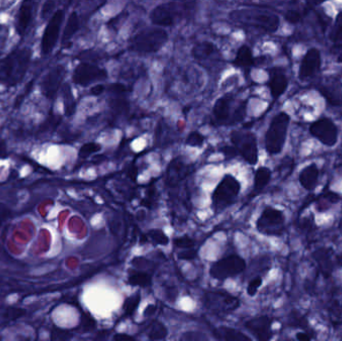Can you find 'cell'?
<instances>
[{
	"instance_id": "1",
	"label": "cell",
	"mask_w": 342,
	"mask_h": 341,
	"mask_svg": "<svg viewBox=\"0 0 342 341\" xmlns=\"http://www.w3.org/2000/svg\"><path fill=\"white\" fill-rule=\"evenodd\" d=\"M32 58L29 47H18L0 60V83L6 87L18 85L26 75Z\"/></svg>"
},
{
	"instance_id": "2",
	"label": "cell",
	"mask_w": 342,
	"mask_h": 341,
	"mask_svg": "<svg viewBox=\"0 0 342 341\" xmlns=\"http://www.w3.org/2000/svg\"><path fill=\"white\" fill-rule=\"evenodd\" d=\"M168 40V34L161 28H146L130 39V49L141 53H154L160 50Z\"/></svg>"
},
{
	"instance_id": "3",
	"label": "cell",
	"mask_w": 342,
	"mask_h": 341,
	"mask_svg": "<svg viewBox=\"0 0 342 341\" xmlns=\"http://www.w3.org/2000/svg\"><path fill=\"white\" fill-rule=\"evenodd\" d=\"M204 307L214 315H226L236 310L240 304L237 297L222 290L208 291L203 296Z\"/></svg>"
},
{
	"instance_id": "4",
	"label": "cell",
	"mask_w": 342,
	"mask_h": 341,
	"mask_svg": "<svg viewBox=\"0 0 342 341\" xmlns=\"http://www.w3.org/2000/svg\"><path fill=\"white\" fill-rule=\"evenodd\" d=\"M240 183L232 175H225L212 193V206L220 212L233 204L239 194Z\"/></svg>"
},
{
	"instance_id": "5",
	"label": "cell",
	"mask_w": 342,
	"mask_h": 341,
	"mask_svg": "<svg viewBox=\"0 0 342 341\" xmlns=\"http://www.w3.org/2000/svg\"><path fill=\"white\" fill-rule=\"evenodd\" d=\"M288 123L289 116L284 112L279 113L273 118L265 137V147L269 154H277L282 150Z\"/></svg>"
},
{
	"instance_id": "6",
	"label": "cell",
	"mask_w": 342,
	"mask_h": 341,
	"mask_svg": "<svg viewBox=\"0 0 342 341\" xmlns=\"http://www.w3.org/2000/svg\"><path fill=\"white\" fill-rule=\"evenodd\" d=\"M233 98L225 95L216 100L213 106V118L217 125H230L242 120L245 116L246 104L241 103L236 112H232Z\"/></svg>"
},
{
	"instance_id": "7",
	"label": "cell",
	"mask_w": 342,
	"mask_h": 341,
	"mask_svg": "<svg viewBox=\"0 0 342 341\" xmlns=\"http://www.w3.org/2000/svg\"><path fill=\"white\" fill-rule=\"evenodd\" d=\"M230 18L237 23L253 26L264 31L274 32L278 28L279 19L276 15L254 14L246 10H236L230 14Z\"/></svg>"
},
{
	"instance_id": "8",
	"label": "cell",
	"mask_w": 342,
	"mask_h": 341,
	"mask_svg": "<svg viewBox=\"0 0 342 341\" xmlns=\"http://www.w3.org/2000/svg\"><path fill=\"white\" fill-rule=\"evenodd\" d=\"M245 268V260L233 254L214 262L210 267V275L215 279L225 280L240 274Z\"/></svg>"
},
{
	"instance_id": "9",
	"label": "cell",
	"mask_w": 342,
	"mask_h": 341,
	"mask_svg": "<svg viewBox=\"0 0 342 341\" xmlns=\"http://www.w3.org/2000/svg\"><path fill=\"white\" fill-rule=\"evenodd\" d=\"M186 5L184 7H180L179 3L175 2H167L162 3L156 6L150 13V20L153 24L159 26H171L174 23L183 17L185 14V10L187 9Z\"/></svg>"
},
{
	"instance_id": "10",
	"label": "cell",
	"mask_w": 342,
	"mask_h": 341,
	"mask_svg": "<svg viewBox=\"0 0 342 341\" xmlns=\"http://www.w3.org/2000/svg\"><path fill=\"white\" fill-rule=\"evenodd\" d=\"M64 10L58 9L52 14L51 18L49 19L41 38L40 49L42 55L45 56L51 53L54 46L56 45L57 40L59 38L61 25L64 20Z\"/></svg>"
},
{
	"instance_id": "11",
	"label": "cell",
	"mask_w": 342,
	"mask_h": 341,
	"mask_svg": "<svg viewBox=\"0 0 342 341\" xmlns=\"http://www.w3.org/2000/svg\"><path fill=\"white\" fill-rule=\"evenodd\" d=\"M231 142L233 147L240 155L251 165L257 163L258 152L256 138L253 133H243L240 131H232Z\"/></svg>"
},
{
	"instance_id": "12",
	"label": "cell",
	"mask_w": 342,
	"mask_h": 341,
	"mask_svg": "<svg viewBox=\"0 0 342 341\" xmlns=\"http://www.w3.org/2000/svg\"><path fill=\"white\" fill-rule=\"evenodd\" d=\"M66 76V68L62 64H58L51 68L42 78L40 82L41 93L50 100L56 98L59 89L62 86Z\"/></svg>"
},
{
	"instance_id": "13",
	"label": "cell",
	"mask_w": 342,
	"mask_h": 341,
	"mask_svg": "<svg viewBox=\"0 0 342 341\" xmlns=\"http://www.w3.org/2000/svg\"><path fill=\"white\" fill-rule=\"evenodd\" d=\"M107 78L106 70L100 68L95 64L80 63L76 66L72 74V80L75 84L80 86H88L95 81L105 80Z\"/></svg>"
},
{
	"instance_id": "14",
	"label": "cell",
	"mask_w": 342,
	"mask_h": 341,
	"mask_svg": "<svg viewBox=\"0 0 342 341\" xmlns=\"http://www.w3.org/2000/svg\"><path fill=\"white\" fill-rule=\"evenodd\" d=\"M283 222L284 216L280 210L267 207L257 221V229L264 234H279L282 231Z\"/></svg>"
},
{
	"instance_id": "15",
	"label": "cell",
	"mask_w": 342,
	"mask_h": 341,
	"mask_svg": "<svg viewBox=\"0 0 342 341\" xmlns=\"http://www.w3.org/2000/svg\"><path fill=\"white\" fill-rule=\"evenodd\" d=\"M310 132L325 145L332 146L337 141V128L329 119L323 118L314 122L310 126Z\"/></svg>"
},
{
	"instance_id": "16",
	"label": "cell",
	"mask_w": 342,
	"mask_h": 341,
	"mask_svg": "<svg viewBox=\"0 0 342 341\" xmlns=\"http://www.w3.org/2000/svg\"><path fill=\"white\" fill-rule=\"evenodd\" d=\"M35 5L36 2L34 1H24L21 3L14 22L15 30L19 36L26 35L31 27L35 15Z\"/></svg>"
},
{
	"instance_id": "17",
	"label": "cell",
	"mask_w": 342,
	"mask_h": 341,
	"mask_svg": "<svg viewBox=\"0 0 342 341\" xmlns=\"http://www.w3.org/2000/svg\"><path fill=\"white\" fill-rule=\"evenodd\" d=\"M272 319L268 316H257L245 322V327L257 341H268L272 337Z\"/></svg>"
},
{
	"instance_id": "18",
	"label": "cell",
	"mask_w": 342,
	"mask_h": 341,
	"mask_svg": "<svg viewBox=\"0 0 342 341\" xmlns=\"http://www.w3.org/2000/svg\"><path fill=\"white\" fill-rule=\"evenodd\" d=\"M320 68V53L317 49H310L304 56L299 69V77L306 80L312 77Z\"/></svg>"
},
{
	"instance_id": "19",
	"label": "cell",
	"mask_w": 342,
	"mask_h": 341,
	"mask_svg": "<svg viewBox=\"0 0 342 341\" xmlns=\"http://www.w3.org/2000/svg\"><path fill=\"white\" fill-rule=\"evenodd\" d=\"M287 78L279 69H273L270 72L269 87L270 92L274 98H278L287 87Z\"/></svg>"
},
{
	"instance_id": "20",
	"label": "cell",
	"mask_w": 342,
	"mask_h": 341,
	"mask_svg": "<svg viewBox=\"0 0 342 341\" xmlns=\"http://www.w3.org/2000/svg\"><path fill=\"white\" fill-rule=\"evenodd\" d=\"M321 93L332 105L342 104V85L337 80H333L320 88Z\"/></svg>"
},
{
	"instance_id": "21",
	"label": "cell",
	"mask_w": 342,
	"mask_h": 341,
	"mask_svg": "<svg viewBox=\"0 0 342 341\" xmlns=\"http://www.w3.org/2000/svg\"><path fill=\"white\" fill-rule=\"evenodd\" d=\"M186 173L187 171L184 163L180 159H174L168 167L166 182L168 185L174 186L185 177Z\"/></svg>"
},
{
	"instance_id": "22",
	"label": "cell",
	"mask_w": 342,
	"mask_h": 341,
	"mask_svg": "<svg viewBox=\"0 0 342 341\" xmlns=\"http://www.w3.org/2000/svg\"><path fill=\"white\" fill-rule=\"evenodd\" d=\"M313 256H314V258H315V260H316V262L320 268L321 273L325 277H328L331 274L332 269H333V264L331 261L330 252L327 249L322 248V249L316 250Z\"/></svg>"
},
{
	"instance_id": "23",
	"label": "cell",
	"mask_w": 342,
	"mask_h": 341,
	"mask_svg": "<svg viewBox=\"0 0 342 341\" xmlns=\"http://www.w3.org/2000/svg\"><path fill=\"white\" fill-rule=\"evenodd\" d=\"M146 334L150 341H165L168 330L162 322L152 320L146 326Z\"/></svg>"
},
{
	"instance_id": "24",
	"label": "cell",
	"mask_w": 342,
	"mask_h": 341,
	"mask_svg": "<svg viewBox=\"0 0 342 341\" xmlns=\"http://www.w3.org/2000/svg\"><path fill=\"white\" fill-rule=\"evenodd\" d=\"M317 178H318V169L316 165L314 164L309 165L306 168H304L301 171L300 176H299L300 183L307 190H310L315 186Z\"/></svg>"
},
{
	"instance_id": "25",
	"label": "cell",
	"mask_w": 342,
	"mask_h": 341,
	"mask_svg": "<svg viewBox=\"0 0 342 341\" xmlns=\"http://www.w3.org/2000/svg\"><path fill=\"white\" fill-rule=\"evenodd\" d=\"M254 64V58L251 49L247 45H242L236 53L234 59V65L240 68L251 67Z\"/></svg>"
},
{
	"instance_id": "26",
	"label": "cell",
	"mask_w": 342,
	"mask_h": 341,
	"mask_svg": "<svg viewBox=\"0 0 342 341\" xmlns=\"http://www.w3.org/2000/svg\"><path fill=\"white\" fill-rule=\"evenodd\" d=\"M62 99L64 106V113L66 116H71L75 113L76 110V101L73 95V92L68 83H65L62 86Z\"/></svg>"
},
{
	"instance_id": "27",
	"label": "cell",
	"mask_w": 342,
	"mask_h": 341,
	"mask_svg": "<svg viewBox=\"0 0 342 341\" xmlns=\"http://www.w3.org/2000/svg\"><path fill=\"white\" fill-rule=\"evenodd\" d=\"M215 52H217V47L209 41H203L198 43L196 46H194L192 50L193 56L199 60L207 59L210 56H212Z\"/></svg>"
},
{
	"instance_id": "28",
	"label": "cell",
	"mask_w": 342,
	"mask_h": 341,
	"mask_svg": "<svg viewBox=\"0 0 342 341\" xmlns=\"http://www.w3.org/2000/svg\"><path fill=\"white\" fill-rule=\"evenodd\" d=\"M79 28V18L76 12L70 13L66 25L63 30V35H62V44H65L70 41V39L74 36V34L77 32Z\"/></svg>"
},
{
	"instance_id": "29",
	"label": "cell",
	"mask_w": 342,
	"mask_h": 341,
	"mask_svg": "<svg viewBox=\"0 0 342 341\" xmlns=\"http://www.w3.org/2000/svg\"><path fill=\"white\" fill-rule=\"evenodd\" d=\"M128 284L132 286H139V287H148L151 285L152 277L150 274L142 271H130L127 279Z\"/></svg>"
},
{
	"instance_id": "30",
	"label": "cell",
	"mask_w": 342,
	"mask_h": 341,
	"mask_svg": "<svg viewBox=\"0 0 342 341\" xmlns=\"http://www.w3.org/2000/svg\"><path fill=\"white\" fill-rule=\"evenodd\" d=\"M61 123V117L59 115L50 114L38 127V134L44 135L53 132Z\"/></svg>"
},
{
	"instance_id": "31",
	"label": "cell",
	"mask_w": 342,
	"mask_h": 341,
	"mask_svg": "<svg viewBox=\"0 0 342 341\" xmlns=\"http://www.w3.org/2000/svg\"><path fill=\"white\" fill-rule=\"evenodd\" d=\"M271 177V172L266 167H260L255 172L254 177V188L256 191L262 190L269 182Z\"/></svg>"
},
{
	"instance_id": "32",
	"label": "cell",
	"mask_w": 342,
	"mask_h": 341,
	"mask_svg": "<svg viewBox=\"0 0 342 341\" xmlns=\"http://www.w3.org/2000/svg\"><path fill=\"white\" fill-rule=\"evenodd\" d=\"M145 241L151 242L154 245H166L169 242L166 234L159 229H152L144 235Z\"/></svg>"
},
{
	"instance_id": "33",
	"label": "cell",
	"mask_w": 342,
	"mask_h": 341,
	"mask_svg": "<svg viewBox=\"0 0 342 341\" xmlns=\"http://www.w3.org/2000/svg\"><path fill=\"white\" fill-rule=\"evenodd\" d=\"M220 333L225 341H252L243 332L230 327L220 328Z\"/></svg>"
},
{
	"instance_id": "34",
	"label": "cell",
	"mask_w": 342,
	"mask_h": 341,
	"mask_svg": "<svg viewBox=\"0 0 342 341\" xmlns=\"http://www.w3.org/2000/svg\"><path fill=\"white\" fill-rule=\"evenodd\" d=\"M140 293L136 292L133 295L127 297L123 303V312H124V316H132L134 314V312L136 311L139 303H140Z\"/></svg>"
},
{
	"instance_id": "35",
	"label": "cell",
	"mask_w": 342,
	"mask_h": 341,
	"mask_svg": "<svg viewBox=\"0 0 342 341\" xmlns=\"http://www.w3.org/2000/svg\"><path fill=\"white\" fill-rule=\"evenodd\" d=\"M73 337V332L68 329L53 326L50 330V340L70 341Z\"/></svg>"
},
{
	"instance_id": "36",
	"label": "cell",
	"mask_w": 342,
	"mask_h": 341,
	"mask_svg": "<svg viewBox=\"0 0 342 341\" xmlns=\"http://www.w3.org/2000/svg\"><path fill=\"white\" fill-rule=\"evenodd\" d=\"M96 327V322L93 319V317L91 315H89L88 313H83L81 316V320H80V324L77 327V329L82 332H89L92 331L94 328Z\"/></svg>"
},
{
	"instance_id": "37",
	"label": "cell",
	"mask_w": 342,
	"mask_h": 341,
	"mask_svg": "<svg viewBox=\"0 0 342 341\" xmlns=\"http://www.w3.org/2000/svg\"><path fill=\"white\" fill-rule=\"evenodd\" d=\"M101 150V145L95 142H89V143H85L84 145H82L79 149L78 155L80 158H87L89 157L91 154L96 153L98 151Z\"/></svg>"
},
{
	"instance_id": "38",
	"label": "cell",
	"mask_w": 342,
	"mask_h": 341,
	"mask_svg": "<svg viewBox=\"0 0 342 341\" xmlns=\"http://www.w3.org/2000/svg\"><path fill=\"white\" fill-rule=\"evenodd\" d=\"M24 314H25V310H23L21 308L9 307V308L2 311V313L0 314V318H2L4 321H10V320L17 319Z\"/></svg>"
},
{
	"instance_id": "39",
	"label": "cell",
	"mask_w": 342,
	"mask_h": 341,
	"mask_svg": "<svg viewBox=\"0 0 342 341\" xmlns=\"http://www.w3.org/2000/svg\"><path fill=\"white\" fill-rule=\"evenodd\" d=\"M179 341H209V338L204 332L190 330L183 332Z\"/></svg>"
},
{
	"instance_id": "40",
	"label": "cell",
	"mask_w": 342,
	"mask_h": 341,
	"mask_svg": "<svg viewBox=\"0 0 342 341\" xmlns=\"http://www.w3.org/2000/svg\"><path fill=\"white\" fill-rule=\"evenodd\" d=\"M204 142V136L202 134H200L198 131H193L191 132L187 138H186V144L189 146H193V147H200L202 146Z\"/></svg>"
},
{
	"instance_id": "41",
	"label": "cell",
	"mask_w": 342,
	"mask_h": 341,
	"mask_svg": "<svg viewBox=\"0 0 342 341\" xmlns=\"http://www.w3.org/2000/svg\"><path fill=\"white\" fill-rule=\"evenodd\" d=\"M174 245L178 248H184V249H191L194 246V240L192 238H190L189 236L185 235L179 238L174 239Z\"/></svg>"
},
{
	"instance_id": "42",
	"label": "cell",
	"mask_w": 342,
	"mask_h": 341,
	"mask_svg": "<svg viewBox=\"0 0 342 341\" xmlns=\"http://www.w3.org/2000/svg\"><path fill=\"white\" fill-rule=\"evenodd\" d=\"M8 35H9L8 27L6 25L0 23V53L3 51V49L6 46Z\"/></svg>"
},
{
	"instance_id": "43",
	"label": "cell",
	"mask_w": 342,
	"mask_h": 341,
	"mask_svg": "<svg viewBox=\"0 0 342 341\" xmlns=\"http://www.w3.org/2000/svg\"><path fill=\"white\" fill-rule=\"evenodd\" d=\"M261 283H262L261 277H255L254 279H252V280L250 281L248 287H247V292H248V294H249L250 296H253V295L257 292V290H258V288L260 287Z\"/></svg>"
},
{
	"instance_id": "44",
	"label": "cell",
	"mask_w": 342,
	"mask_h": 341,
	"mask_svg": "<svg viewBox=\"0 0 342 341\" xmlns=\"http://www.w3.org/2000/svg\"><path fill=\"white\" fill-rule=\"evenodd\" d=\"M54 5H55V2H53V1H46L44 3V5L42 7V10H41V17H42V19H46L50 15L51 11L54 8Z\"/></svg>"
},
{
	"instance_id": "45",
	"label": "cell",
	"mask_w": 342,
	"mask_h": 341,
	"mask_svg": "<svg viewBox=\"0 0 342 341\" xmlns=\"http://www.w3.org/2000/svg\"><path fill=\"white\" fill-rule=\"evenodd\" d=\"M108 90L111 91L112 93H115V94H122V93H125L128 89H127V87L124 84L112 83V84L109 85Z\"/></svg>"
},
{
	"instance_id": "46",
	"label": "cell",
	"mask_w": 342,
	"mask_h": 341,
	"mask_svg": "<svg viewBox=\"0 0 342 341\" xmlns=\"http://www.w3.org/2000/svg\"><path fill=\"white\" fill-rule=\"evenodd\" d=\"M197 256V252L194 249H187L182 252H179L178 258L182 260H192Z\"/></svg>"
},
{
	"instance_id": "47",
	"label": "cell",
	"mask_w": 342,
	"mask_h": 341,
	"mask_svg": "<svg viewBox=\"0 0 342 341\" xmlns=\"http://www.w3.org/2000/svg\"><path fill=\"white\" fill-rule=\"evenodd\" d=\"M10 215H11V210L7 206L0 204V227L10 217Z\"/></svg>"
},
{
	"instance_id": "48",
	"label": "cell",
	"mask_w": 342,
	"mask_h": 341,
	"mask_svg": "<svg viewBox=\"0 0 342 341\" xmlns=\"http://www.w3.org/2000/svg\"><path fill=\"white\" fill-rule=\"evenodd\" d=\"M300 17H301L300 14L297 11H295V10H289L285 14V19L289 23H297L300 20Z\"/></svg>"
},
{
	"instance_id": "49",
	"label": "cell",
	"mask_w": 342,
	"mask_h": 341,
	"mask_svg": "<svg viewBox=\"0 0 342 341\" xmlns=\"http://www.w3.org/2000/svg\"><path fill=\"white\" fill-rule=\"evenodd\" d=\"M221 152L225 155V157L226 158H228V159H230V158H232V157H234V156H236L237 155V150L233 147V146H224L223 148H221Z\"/></svg>"
},
{
	"instance_id": "50",
	"label": "cell",
	"mask_w": 342,
	"mask_h": 341,
	"mask_svg": "<svg viewBox=\"0 0 342 341\" xmlns=\"http://www.w3.org/2000/svg\"><path fill=\"white\" fill-rule=\"evenodd\" d=\"M338 27L336 30L333 31L332 35H331V39L333 41H340L342 40V23H337Z\"/></svg>"
},
{
	"instance_id": "51",
	"label": "cell",
	"mask_w": 342,
	"mask_h": 341,
	"mask_svg": "<svg viewBox=\"0 0 342 341\" xmlns=\"http://www.w3.org/2000/svg\"><path fill=\"white\" fill-rule=\"evenodd\" d=\"M104 89H105V88H104V86H103L102 84H97V85H94L93 87H91L90 93H91L92 95H94V96H98V95H100V94L103 93Z\"/></svg>"
},
{
	"instance_id": "52",
	"label": "cell",
	"mask_w": 342,
	"mask_h": 341,
	"mask_svg": "<svg viewBox=\"0 0 342 341\" xmlns=\"http://www.w3.org/2000/svg\"><path fill=\"white\" fill-rule=\"evenodd\" d=\"M114 341H137L134 337L124 334V333H117L114 336Z\"/></svg>"
},
{
	"instance_id": "53",
	"label": "cell",
	"mask_w": 342,
	"mask_h": 341,
	"mask_svg": "<svg viewBox=\"0 0 342 341\" xmlns=\"http://www.w3.org/2000/svg\"><path fill=\"white\" fill-rule=\"evenodd\" d=\"M156 310H157V307H156V305H153V304H150V305H148L146 308H145V310H144V316H152L153 314H155V312H156Z\"/></svg>"
},
{
	"instance_id": "54",
	"label": "cell",
	"mask_w": 342,
	"mask_h": 341,
	"mask_svg": "<svg viewBox=\"0 0 342 341\" xmlns=\"http://www.w3.org/2000/svg\"><path fill=\"white\" fill-rule=\"evenodd\" d=\"M298 341H310V336L304 332H300L296 335Z\"/></svg>"
},
{
	"instance_id": "55",
	"label": "cell",
	"mask_w": 342,
	"mask_h": 341,
	"mask_svg": "<svg viewBox=\"0 0 342 341\" xmlns=\"http://www.w3.org/2000/svg\"><path fill=\"white\" fill-rule=\"evenodd\" d=\"M5 153H6V144L2 139H0V156L5 155Z\"/></svg>"
},
{
	"instance_id": "56",
	"label": "cell",
	"mask_w": 342,
	"mask_h": 341,
	"mask_svg": "<svg viewBox=\"0 0 342 341\" xmlns=\"http://www.w3.org/2000/svg\"><path fill=\"white\" fill-rule=\"evenodd\" d=\"M136 175H137V169L135 167H133L132 169H130V173H129V176L132 178V179H136Z\"/></svg>"
}]
</instances>
